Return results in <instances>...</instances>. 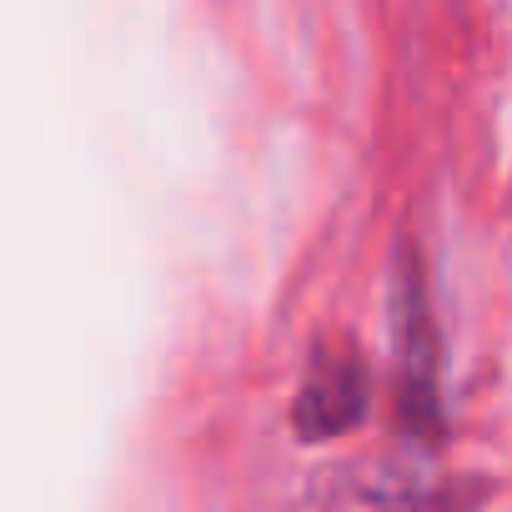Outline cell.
Wrapping results in <instances>:
<instances>
[{"label":"cell","mask_w":512,"mask_h":512,"mask_svg":"<svg viewBox=\"0 0 512 512\" xmlns=\"http://www.w3.org/2000/svg\"><path fill=\"white\" fill-rule=\"evenodd\" d=\"M362 402H367V377L357 357H322L297 397V427L307 437H332L362 417Z\"/></svg>","instance_id":"6da1fadb"}]
</instances>
